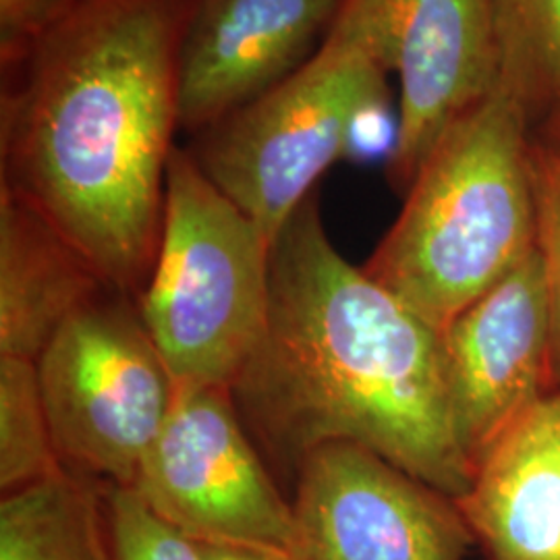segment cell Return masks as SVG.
I'll use <instances>...</instances> for the list:
<instances>
[{
	"mask_svg": "<svg viewBox=\"0 0 560 560\" xmlns=\"http://www.w3.org/2000/svg\"><path fill=\"white\" fill-rule=\"evenodd\" d=\"M108 291L117 289L52 222L0 185V358L38 361Z\"/></svg>",
	"mask_w": 560,
	"mask_h": 560,
	"instance_id": "cell-13",
	"label": "cell"
},
{
	"mask_svg": "<svg viewBox=\"0 0 560 560\" xmlns=\"http://www.w3.org/2000/svg\"><path fill=\"white\" fill-rule=\"evenodd\" d=\"M453 413L471 467L552 382V312L538 249L442 330Z\"/></svg>",
	"mask_w": 560,
	"mask_h": 560,
	"instance_id": "cell-10",
	"label": "cell"
},
{
	"mask_svg": "<svg viewBox=\"0 0 560 560\" xmlns=\"http://www.w3.org/2000/svg\"><path fill=\"white\" fill-rule=\"evenodd\" d=\"M75 0H0V57L9 65Z\"/></svg>",
	"mask_w": 560,
	"mask_h": 560,
	"instance_id": "cell-19",
	"label": "cell"
},
{
	"mask_svg": "<svg viewBox=\"0 0 560 560\" xmlns=\"http://www.w3.org/2000/svg\"><path fill=\"white\" fill-rule=\"evenodd\" d=\"M335 20L399 80V140L386 168L405 196L444 129L501 81L499 0H342Z\"/></svg>",
	"mask_w": 560,
	"mask_h": 560,
	"instance_id": "cell-8",
	"label": "cell"
},
{
	"mask_svg": "<svg viewBox=\"0 0 560 560\" xmlns=\"http://www.w3.org/2000/svg\"><path fill=\"white\" fill-rule=\"evenodd\" d=\"M342 0H196L179 60L180 129L258 101L320 46Z\"/></svg>",
	"mask_w": 560,
	"mask_h": 560,
	"instance_id": "cell-11",
	"label": "cell"
},
{
	"mask_svg": "<svg viewBox=\"0 0 560 560\" xmlns=\"http://www.w3.org/2000/svg\"><path fill=\"white\" fill-rule=\"evenodd\" d=\"M291 506L293 560H465L476 544L455 499L351 442L303 459Z\"/></svg>",
	"mask_w": 560,
	"mask_h": 560,
	"instance_id": "cell-9",
	"label": "cell"
},
{
	"mask_svg": "<svg viewBox=\"0 0 560 560\" xmlns=\"http://www.w3.org/2000/svg\"><path fill=\"white\" fill-rule=\"evenodd\" d=\"M36 365L62 469L131 488L177 397L138 303L104 293L60 328Z\"/></svg>",
	"mask_w": 560,
	"mask_h": 560,
	"instance_id": "cell-6",
	"label": "cell"
},
{
	"mask_svg": "<svg viewBox=\"0 0 560 560\" xmlns=\"http://www.w3.org/2000/svg\"><path fill=\"white\" fill-rule=\"evenodd\" d=\"M194 4L75 0L2 65L0 185L136 300L161 247Z\"/></svg>",
	"mask_w": 560,
	"mask_h": 560,
	"instance_id": "cell-1",
	"label": "cell"
},
{
	"mask_svg": "<svg viewBox=\"0 0 560 560\" xmlns=\"http://www.w3.org/2000/svg\"><path fill=\"white\" fill-rule=\"evenodd\" d=\"M532 138L560 152V106L532 129Z\"/></svg>",
	"mask_w": 560,
	"mask_h": 560,
	"instance_id": "cell-21",
	"label": "cell"
},
{
	"mask_svg": "<svg viewBox=\"0 0 560 560\" xmlns=\"http://www.w3.org/2000/svg\"><path fill=\"white\" fill-rule=\"evenodd\" d=\"M532 125L502 85L451 122L361 266L444 330L536 252Z\"/></svg>",
	"mask_w": 560,
	"mask_h": 560,
	"instance_id": "cell-3",
	"label": "cell"
},
{
	"mask_svg": "<svg viewBox=\"0 0 560 560\" xmlns=\"http://www.w3.org/2000/svg\"><path fill=\"white\" fill-rule=\"evenodd\" d=\"M231 397L293 480L312 451L351 442L455 501L471 486L441 330L340 256L316 194L272 243L268 318Z\"/></svg>",
	"mask_w": 560,
	"mask_h": 560,
	"instance_id": "cell-2",
	"label": "cell"
},
{
	"mask_svg": "<svg viewBox=\"0 0 560 560\" xmlns=\"http://www.w3.org/2000/svg\"><path fill=\"white\" fill-rule=\"evenodd\" d=\"M62 471L36 361L0 358V490L11 494Z\"/></svg>",
	"mask_w": 560,
	"mask_h": 560,
	"instance_id": "cell-16",
	"label": "cell"
},
{
	"mask_svg": "<svg viewBox=\"0 0 560 560\" xmlns=\"http://www.w3.org/2000/svg\"><path fill=\"white\" fill-rule=\"evenodd\" d=\"M131 488L194 540L293 559V506L226 388L177 386L161 436Z\"/></svg>",
	"mask_w": 560,
	"mask_h": 560,
	"instance_id": "cell-7",
	"label": "cell"
},
{
	"mask_svg": "<svg viewBox=\"0 0 560 560\" xmlns=\"http://www.w3.org/2000/svg\"><path fill=\"white\" fill-rule=\"evenodd\" d=\"M270 249L260 226L177 148L159 256L138 298L177 386L231 390L268 318Z\"/></svg>",
	"mask_w": 560,
	"mask_h": 560,
	"instance_id": "cell-4",
	"label": "cell"
},
{
	"mask_svg": "<svg viewBox=\"0 0 560 560\" xmlns=\"http://www.w3.org/2000/svg\"><path fill=\"white\" fill-rule=\"evenodd\" d=\"M206 546L208 560H293L277 552H266L256 548H241V546Z\"/></svg>",
	"mask_w": 560,
	"mask_h": 560,
	"instance_id": "cell-20",
	"label": "cell"
},
{
	"mask_svg": "<svg viewBox=\"0 0 560 560\" xmlns=\"http://www.w3.org/2000/svg\"><path fill=\"white\" fill-rule=\"evenodd\" d=\"M388 73L376 50L335 20L298 71L201 131L189 152L203 175L275 243L332 162L349 154L361 115L390 101Z\"/></svg>",
	"mask_w": 560,
	"mask_h": 560,
	"instance_id": "cell-5",
	"label": "cell"
},
{
	"mask_svg": "<svg viewBox=\"0 0 560 560\" xmlns=\"http://www.w3.org/2000/svg\"><path fill=\"white\" fill-rule=\"evenodd\" d=\"M455 502L488 560H560V388L483 451Z\"/></svg>",
	"mask_w": 560,
	"mask_h": 560,
	"instance_id": "cell-12",
	"label": "cell"
},
{
	"mask_svg": "<svg viewBox=\"0 0 560 560\" xmlns=\"http://www.w3.org/2000/svg\"><path fill=\"white\" fill-rule=\"evenodd\" d=\"M110 560H208L206 546L152 511L133 488L104 486Z\"/></svg>",
	"mask_w": 560,
	"mask_h": 560,
	"instance_id": "cell-17",
	"label": "cell"
},
{
	"mask_svg": "<svg viewBox=\"0 0 560 560\" xmlns=\"http://www.w3.org/2000/svg\"><path fill=\"white\" fill-rule=\"evenodd\" d=\"M0 560H110L104 486L62 469L2 494Z\"/></svg>",
	"mask_w": 560,
	"mask_h": 560,
	"instance_id": "cell-14",
	"label": "cell"
},
{
	"mask_svg": "<svg viewBox=\"0 0 560 560\" xmlns=\"http://www.w3.org/2000/svg\"><path fill=\"white\" fill-rule=\"evenodd\" d=\"M536 249L552 312V382L560 388V152L532 138L529 148Z\"/></svg>",
	"mask_w": 560,
	"mask_h": 560,
	"instance_id": "cell-18",
	"label": "cell"
},
{
	"mask_svg": "<svg viewBox=\"0 0 560 560\" xmlns=\"http://www.w3.org/2000/svg\"><path fill=\"white\" fill-rule=\"evenodd\" d=\"M501 83L532 129L560 106V0H499Z\"/></svg>",
	"mask_w": 560,
	"mask_h": 560,
	"instance_id": "cell-15",
	"label": "cell"
}]
</instances>
